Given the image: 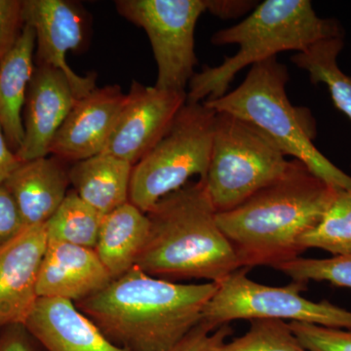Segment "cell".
<instances>
[{"mask_svg":"<svg viewBox=\"0 0 351 351\" xmlns=\"http://www.w3.org/2000/svg\"><path fill=\"white\" fill-rule=\"evenodd\" d=\"M47 244L45 225H40L25 228L0 248V328L25 325L36 306Z\"/></svg>","mask_w":351,"mask_h":351,"instance_id":"13","label":"cell"},{"mask_svg":"<svg viewBox=\"0 0 351 351\" xmlns=\"http://www.w3.org/2000/svg\"><path fill=\"white\" fill-rule=\"evenodd\" d=\"M112 281L94 249L48 241L39 270L38 294L75 304L100 292Z\"/></svg>","mask_w":351,"mask_h":351,"instance_id":"15","label":"cell"},{"mask_svg":"<svg viewBox=\"0 0 351 351\" xmlns=\"http://www.w3.org/2000/svg\"><path fill=\"white\" fill-rule=\"evenodd\" d=\"M103 217L71 189L57 211L46 221L48 241L64 242L94 249Z\"/></svg>","mask_w":351,"mask_h":351,"instance_id":"22","label":"cell"},{"mask_svg":"<svg viewBox=\"0 0 351 351\" xmlns=\"http://www.w3.org/2000/svg\"><path fill=\"white\" fill-rule=\"evenodd\" d=\"M24 27L22 0H0V61L17 43Z\"/></svg>","mask_w":351,"mask_h":351,"instance_id":"27","label":"cell"},{"mask_svg":"<svg viewBox=\"0 0 351 351\" xmlns=\"http://www.w3.org/2000/svg\"><path fill=\"white\" fill-rule=\"evenodd\" d=\"M289 327L307 351H351V331L289 322Z\"/></svg>","mask_w":351,"mask_h":351,"instance_id":"26","label":"cell"},{"mask_svg":"<svg viewBox=\"0 0 351 351\" xmlns=\"http://www.w3.org/2000/svg\"><path fill=\"white\" fill-rule=\"evenodd\" d=\"M289 71L276 57L253 64L237 89L203 101L216 112L250 122L269 136L286 154L336 189L351 193V177L334 165L314 145L316 123L306 108L295 107L286 93Z\"/></svg>","mask_w":351,"mask_h":351,"instance_id":"5","label":"cell"},{"mask_svg":"<svg viewBox=\"0 0 351 351\" xmlns=\"http://www.w3.org/2000/svg\"><path fill=\"white\" fill-rule=\"evenodd\" d=\"M25 25L36 34L38 66L59 69L68 78L76 99L96 88V75L82 76L66 62L69 51L78 50L85 36L84 13L66 0H23Z\"/></svg>","mask_w":351,"mask_h":351,"instance_id":"11","label":"cell"},{"mask_svg":"<svg viewBox=\"0 0 351 351\" xmlns=\"http://www.w3.org/2000/svg\"><path fill=\"white\" fill-rule=\"evenodd\" d=\"M149 230L135 267L176 282L204 279L218 283L241 269L221 232L204 180L189 182L147 212Z\"/></svg>","mask_w":351,"mask_h":351,"instance_id":"3","label":"cell"},{"mask_svg":"<svg viewBox=\"0 0 351 351\" xmlns=\"http://www.w3.org/2000/svg\"><path fill=\"white\" fill-rule=\"evenodd\" d=\"M0 351H46L24 324L0 328Z\"/></svg>","mask_w":351,"mask_h":351,"instance_id":"30","label":"cell"},{"mask_svg":"<svg viewBox=\"0 0 351 351\" xmlns=\"http://www.w3.org/2000/svg\"><path fill=\"white\" fill-rule=\"evenodd\" d=\"M338 189L301 161L239 207L217 213L240 267H276L300 257L302 237L317 225Z\"/></svg>","mask_w":351,"mask_h":351,"instance_id":"2","label":"cell"},{"mask_svg":"<svg viewBox=\"0 0 351 351\" xmlns=\"http://www.w3.org/2000/svg\"><path fill=\"white\" fill-rule=\"evenodd\" d=\"M232 334L230 324L216 328L202 321L170 351H213Z\"/></svg>","mask_w":351,"mask_h":351,"instance_id":"28","label":"cell"},{"mask_svg":"<svg viewBox=\"0 0 351 351\" xmlns=\"http://www.w3.org/2000/svg\"><path fill=\"white\" fill-rule=\"evenodd\" d=\"M36 34L25 25L12 50L0 61V126L14 152L24 140L23 108L34 75Z\"/></svg>","mask_w":351,"mask_h":351,"instance_id":"18","label":"cell"},{"mask_svg":"<svg viewBox=\"0 0 351 351\" xmlns=\"http://www.w3.org/2000/svg\"><path fill=\"white\" fill-rule=\"evenodd\" d=\"M77 100L59 69L38 66L25 97L24 140L16 152L21 162L46 157L51 145Z\"/></svg>","mask_w":351,"mask_h":351,"instance_id":"14","label":"cell"},{"mask_svg":"<svg viewBox=\"0 0 351 351\" xmlns=\"http://www.w3.org/2000/svg\"><path fill=\"white\" fill-rule=\"evenodd\" d=\"M4 186L12 195L25 228L45 225L68 195L69 169L57 157L22 162Z\"/></svg>","mask_w":351,"mask_h":351,"instance_id":"17","label":"cell"},{"mask_svg":"<svg viewBox=\"0 0 351 351\" xmlns=\"http://www.w3.org/2000/svg\"><path fill=\"white\" fill-rule=\"evenodd\" d=\"M217 112L204 103H186L165 135L132 171L129 202L147 214L164 196L184 188L193 176L205 180Z\"/></svg>","mask_w":351,"mask_h":351,"instance_id":"7","label":"cell"},{"mask_svg":"<svg viewBox=\"0 0 351 351\" xmlns=\"http://www.w3.org/2000/svg\"><path fill=\"white\" fill-rule=\"evenodd\" d=\"M343 36L339 21L318 17L308 0H265L246 19L212 36L214 45L237 44L239 49L219 66L195 73L189 83L186 101L203 103L221 98L242 69L278 53H302L320 41Z\"/></svg>","mask_w":351,"mask_h":351,"instance_id":"4","label":"cell"},{"mask_svg":"<svg viewBox=\"0 0 351 351\" xmlns=\"http://www.w3.org/2000/svg\"><path fill=\"white\" fill-rule=\"evenodd\" d=\"M218 284H182L137 267L75 302L112 343L128 351H170L202 322Z\"/></svg>","mask_w":351,"mask_h":351,"instance_id":"1","label":"cell"},{"mask_svg":"<svg viewBox=\"0 0 351 351\" xmlns=\"http://www.w3.org/2000/svg\"><path fill=\"white\" fill-rule=\"evenodd\" d=\"M248 272L241 267L217 283L202 321L219 328L240 319L289 320L351 331V311L302 297L307 283L292 281L284 287H271L252 280Z\"/></svg>","mask_w":351,"mask_h":351,"instance_id":"8","label":"cell"},{"mask_svg":"<svg viewBox=\"0 0 351 351\" xmlns=\"http://www.w3.org/2000/svg\"><path fill=\"white\" fill-rule=\"evenodd\" d=\"M122 17L147 32L157 64L154 87L186 92L197 64L196 24L206 0H117Z\"/></svg>","mask_w":351,"mask_h":351,"instance_id":"9","label":"cell"},{"mask_svg":"<svg viewBox=\"0 0 351 351\" xmlns=\"http://www.w3.org/2000/svg\"><path fill=\"white\" fill-rule=\"evenodd\" d=\"M252 1H237V0H206L208 12L213 14L221 19L239 18L248 12L254 7Z\"/></svg>","mask_w":351,"mask_h":351,"instance_id":"31","label":"cell"},{"mask_svg":"<svg viewBox=\"0 0 351 351\" xmlns=\"http://www.w3.org/2000/svg\"><path fill=\"white\" fill-rule=\"evenodd\" d=\"M186 100V92L167 91L132 82L103 152L135 166L165 135Z\"/></svg>","mask_w":351,"mask_h":351,"instance_id":"10","label":"cell"},{"mask_svg":"<svg viewBox=\"0 0 351 351\" xmlns=\"http://www.w3.org/2000/svg\"><path fill=\"white\" fill-rule=\"evenodd\" d=\"M25 326L46 351H128L66 300L38 298Z\"/></svg>","mask_w":351,"mask_h":351,"instance_id":"16","label":"cell"},{"mask_svg":"<svg viewBox=\"0 0 351 351\" xmlns=\"http://www.w3.org/2000/svg\"><path fill=\"white\" fill-rule=\"evenodd\" d=\"M25 228L12 195L4 184H0V248L16 239Z\"/></svg>","mask_w":351,"mask_h":351,"instance_id":"29","label":"cell"},{"mask_svg":"<svg viewBox=\"0 0 351 351\" xmlns=\"http://www.w3.org/2000/svg\"><path fill=\"white\" fill-rule=\"evenodd\" d=\"M21 163L22 162L18 159L15 152L9 147L3 130L0 126V184L6 182Z\"/></svg>","mask_w":351,"mask_h":351,"instance_id":"32","label":"cell"},{"mask_svg":"<svg viewBox=\"0 0 351 351\" xmlns=\"http://www.w3.org/2000/svg\"><path fill=\"white\" fill-rule=\"evenodd\" d=\"M274 269L298 282L326 281L338 287L351 289V255L328 258L298 257Z\"/></svg>","mask_w":351,"mask_h":351,"instance_id":"25","label":"cell"},{"mask_svg":"<svg viewBox=\"0 0 351 351\" xmlns=\"http://www.w3.org/2000/svg\"><path fill=\"white\" fill-rule=\"evenodd\" d=\"M126 94L119 85L95 88L77 99L57 132L50 154L64 162H77L101 154L107 147Z\"/></svg>","mask_w":351,"mask_h":351,"instance_id":"12","label":"cell"},{"mask_svg":"<svg viewBox=\"0 0 351 351\" xmlns=\"http://www.w3.org/2000/svg\"><path fill=\"white\" fill-rule=\"evenodd\" d=\"M133 167L128 161L101 152L73 164L69 169V182L76 195L104 216L129 202Z\"/></svg>","mask_w":351,"mask_h":351,"instance_id":"19","label":"cell"},{"mask_svg":"<svg viewBox=\"0 0 351 351\" xmlns=\"http://www.w3.org/2000/svg\"><path fill=\"white\" fill-rule=\"evenodd\" d=\"M302 251L316 248L332 257L351 255V193L338 189L317 225L302 237Z\"/></svg>","mask_w":351,"mask_h":351,"instance_id":"23","label":"cell"},{"mask_svg":"<svg viewBox=\"0 0 351 351\" xmlns=\"http://www.w3.org/2000/svg\"><path fill=\"white\" fill-rule=\"evenodd\" d=\"M149 230L147 215L130 202L104 215L94 250L112 280L135 267Z\"/></svg>","mask_w":351,"mask_h":351,"instance_id":"20","label":"cell"},{"mask_svg":"<svg viewBox=\"0 0 351 351\" xmlns=\"http://www.w3.org/2000/svg\"><path fill=\"white\" fill-rule=\"evenodd\" d=\"M243 336L223 341L213 351H307L295 338L285 321L250 320Z\"/></svg>","mask_w":351,"mask_h":351,"instance_id":"24","label":"cell"},{"mask_svg":"<svg viewBox=\"0 0 351 351\" xmlns=\"http://www.w3.org/2000/svg\"><path fill=\"white\" fill-rule=\"evenodd\" d=\"M258 127L217 112L211 158L204 182L217 213L230 211L280 179L291 161Z\"/></svg>","mask_w":351,"mask_h":351,"instance_id":"6","label":"cell"},{"mask_svg":"<svg viewBox=\"0 0 351 351\" xmlns=\"http://www.w3.org/2000/svg\"><path fill=\"white\" fill-rule=\"evenodd\" d=\"M343 46V38L320 41L304 52L297 53L292 62L307 71L313 84L326 85L335 107L351 119V76L343 73L338 64Z\"/></svg>","mask_w":351,"mask_h":351,"instance_id":"21","label":"cell"}]
</instances>
